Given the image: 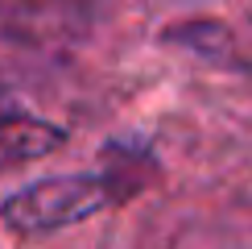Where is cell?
<instances>
[{"label":"cell","mask_w":252,"mask_h":249,"mask_svg":"<svg viewBox=\"0 0 252 249\" xmlns=\"http://www.w3.org/2000/svg\"><path fill=\"white\" fill-rule=\"evenodd\" d=\"M112 204H120V195L103 170L99 174H58V179H37L13 191L0 204V220L17 237H46V233H58V228L91 220Z\"/></svg>","instance_id":"6da1fadb"},{"label":"cell","mask_w":252,"mask_h":249,"mask_svg":"<svg viewBox=\"0 0 252 249\" xmlns=\"http://www.w3.org/2000/svg\"><path fill=\"white\" fill-rule=\"evenodd\" d=\"M62 141H66L62 124L29 117V112H8V117H0V170L50 158L54 150H62Z\"/></svg>","instance_id":"7a4b0ae2"},{"label":"cell","mask_w":252,"mask_h":249,"mask_svg":"<svg viewBox=\"0 0 252 249\" xmlns=\"http://www.w3.org/2000/svg\"><path fill=\"white\" fill-rule=\"evenodd\" d=\"M161 42L165 46H186V50H198V54H223L232 46V34L227 25L219 21H207V17H190V21H174V25L161 29Z\"/></svg>","instance_id":"3957f363"}]
</instances>
